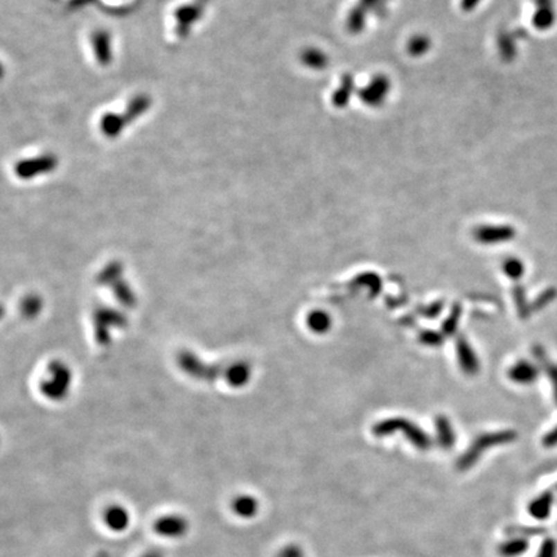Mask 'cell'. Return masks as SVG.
Wrapping results in <instances>:
<instances>
[{"mask_svg": "<svg viewBox=\"0 0 557 557\" xmlns=\"http://www.w3.org/2000/svg\"><path fill=\"white\" fill-rule=\"evenodd\" d=\"M515 230L511 226H486L475 231V239L483 244H497L510 242L515 236Z\"/></svg>", "mask_w": 557, "mask_h": 557, "instance_id": "cell-4", "label": "cell"}, {"mask_svg": "<svg viewBox=\"0 0 557 557\" xmlns=\"http://www.w3.org/2000/svg\"><path fill=\"white\" fill-rule=\"evenodd\" d=\"M105 524L114 531H123L130 525V513L121 506H112L105 512Z\"/></svg>", "mask_w": 557, "mask_h": 557, "instance_id": "cell-8", "label": "cell"}, {"mask_svg": "<svg viewBox=\"0 0 557 557\" xmlns=\"http://www.w3.org/2000/svg\"><path fill=\"white\" fill-rule=\"evenodd\" d=\"M506 534L510 537L529 539L545 534V529L540 527H522V525H511L506 529Z\"/></svg>", "mask_w": 557, "mask_h": 557, "instance_id": "cell-16", "label": "cell"}, {"mask_svg": "<svg viewBox=\"0 0 557 557\" xmlns=\"http://www.w3.org/2000/svg\"><path fill=\"white\" fill-rule=\"evenodd\" d=\"M556 554L557 545L555 539L546 538L540 545L537 557H556Z\"/></svg>", "mask_w": 557, "mask_h": 557, "instance_id": "cell-21", "label": "cell"}, {"mask_svg": "<svg viewBox=\"0 0 557 557\" xmlns=\"http://www.w3.org/2000/svg\"><path fill=\"white\" fill-rule=\"evenodd\" d=\"M353 285L366 287L371 297H377L381 293L382 281L380 276L374 272H365L353 280Z\"/></svg>", "mask_w": 557, "mask_h": 557, "instance_id": "cell-14", "label": "cell"}, {"mask_svg": "<svg viewBox=\"0 0 557 557\" xmlns=\"http://www.w3.org/2000/svg\"><path fill=\"white\" fill-rule=\"evenodd\" d=\"M232 511L235 515L242 519H249L253 518L258 512V502L256 501L253 497L244 495L238 497L232 502Z\"/></svg>", "mask_w": 557, "mask_h": 557, "instance_id": "cell-11", "label": "cell"}, {"mask_svg": "<svg viewBox=\"0 0 557 557\" xmlns=\"http://www.w3.org/2000/svg\"><path fill=\"white\" fill-rule=\"evenodd\" d=\"M396 431H401L419 450H427L432 445L431 439L425 431L404 418H389L373 426V435L377 437L390 436Z\"/></svg>", "mask_w": 557, "mask_h": 557, "instance_id": "cell-1", "label": "cell"}, {"mask_svg": "<svg viewBox=\"0 0 557 557\" xmlns=\"http://www.w3.org/2000/svg\"><path fill=\"white\" fill-rule=\"evenodd\" d=\"M555 22V10L551 0H539L538 10L534 16V25L540 30L551 28Z\"/></svg>", "mask_w": 557, "mask_h": 557, "instance_id": "cell-10", "label": "cell"}, {"mask_svg": "<svg viewBox=\"0 0 557 557\" xmlns=\"http://www.w3.org/2000/svg\"><path fill=\"white\" fill-rule=\"evenodd\" d=\"M543 369H546L548 377H549V380H551V382H552V387H554V396H555V401H556L557 404V365H555V364H551V362H547V364L543 366Z\"/></svg>", "mask_w": 557, "mask_h": 557, "instance_id": "cell-23", "label": "cell"}, {"mask_svg": "<svg viewBox=\"0 0 557 557\" xmlns=\"http://www.w3.org/2000/svg\"><path fill=\"white\" fill-rule=\"evenodd\" d=\"M443 305H444V303H443L441 301H437V302H434V303L430 305V306L421 308V310H419V314H422V315L425 316V317H428V319L436 317V316L440 315V312H441V310H443Z\"/></svg>", "mask_w": 557, "mask_h": 557, "instance_id": "cell-22", "label": "cell"}, {"mask_svg": "<svg viewBox=\"0 0 557 557\" xmlns=\"http://www.w3.org/2000/svg\"><path fill=\"white\" fill-rule=\"evenodd\" d=\"M529 548V540L519 537H511L507 542H503L498 552L502 557H518L527 552Z\"/></svg>", "mask_w": 557, "mask_h": 557, "instance_id": "cell-12", "label": "cell"}, {"mask_svg": "<svg viewBox=\"0 0 557 557\" xmlns=\"http://www.w3.org/2000/svg\"><path fill=\"white\" fill-rule=\"evenodd\" d=\"M518 439V435L515 431H498V432H489L483 434L479 437H476L472 445L467 449V452L458 459L457 467L461 471L470 470L476 462L480 459L485 450L490 449L493 446L504 445L512 443Z\"/></svg>", "mask_w": 557, "mask_h": 557, "instance_id": "cell-2", "label": "cell"}, {"mask_svg": "<svg viewBox=\"0 0 557 557\" xmlns=\"http://www.w3.org/2000/svg\"><path fill=\"white\" fill-rule=\"evenodd\" d=\"M557 297V289L548 288L545 289L538 297L536 298V301L531 303V310L533 311H540L543 308H546L548 305H551Z\"/></svg>", "mask_w": 557, "mask_h": 557, "instance_id": "cell-19", "label": "cell"}, {"mask_svg": "<svg viewBox=\"0 0 557 557\" xmlns=\"http://www.w3.org/2000/svg\"><path fill=\"white\" fill-rule=\"evenodd\" d=\"M278 557H303V552L298 546H288L278 554Z\"/></svg>", "mask_w": 557, "mask_h": 557, "instance_id": "cell-24", "label": "cell"}, {"mask_svg": "<svg viewBox=\"0 0 557 557\" xmlns=\"http://www.w3.org/2000/svg\"><path fill=\"white\" fill-rule=\"evenodd\" d=\"M461 314H462V307H461V305H458V303L453 305L452 311H450V315L448 316L445 321L443 323V335H455L457 328H458V324H459Z\"/></svg>", "mask_w": 557, "mask_h": 557, "instance_id": "cell-17", "label": "cell"}, {"mask_svg": "<svg viewBox=\"0 0 557 557\" xmlns=\"http://www.w3.org/2000/svg\"><path fill=\"white\" fill-rule=\"evenodd\" d=\"M509 377H510L511 381H513L515 383L531 384L538 380L539 369L537 368V365H534L531 362L520 360L511 368L509 371Z\"/></svg>", "mask_w": 557, "mask_h": 557, "instance_id": "cell-6", "label": "cell"}, {"mask_svg": "<svg viewBox=\"0 0 557 557\" xmlns=\"http://www.w3.org/2000/svg\"><path fill=\"white\" fill-rule=\"evenodd\" d=\"M512 294H513V301H515V305H516L518 314L524 320L528 319L530 314L533 312V310H531V303L528 302L525 289L522 288L521 285H516V287H513Z\"/></svg>", "mask_w": 557, "mask_h": 557, "instance_id": "cell-15", "label": "cell"}, {"mask_svg": "<svg viewBox=\"0 0 557 557\" xmlns=\"http://www.w3.org/2000/svg\"><path fill=\"white\" fill-rule=\"evenodd\" d=\"M308 328L317 335H324L332 326V320L324 311H312L307 317Z\"/></svg>", "mask_w": 557, "mask_h": 557, "instance_id": "cell-13", "label": "cell"}, {"mask_svg": "<svg viewBox=\"0 0 557 557\" xmlns=\"http://www.w3.org/2000/svg\"><path fill=\"white\" fill-rule=\"evenodd\" d=\"M437 441L443 449H452L455 444V434L448 418L444 416L436 417Z\"/></svg>", "mask_w": 557, "mask_h": 557, "instance_id": "cell-9", "label": "cell"}, {"mask_svg": "<svg viewBox=\"0 0 557 557\" xmlns=\"http://www.w3.org/2000/svg\"><path fill=\"white\" fill-rule=\"evenodd\" d=\"M554 501H555V493H542L537 498H534L533 501L530 502L528 511H529L530 515L534 519L546 520L549 518V513H551L552 506H554Z\"/></svg>", "mask_w": 557, "mask_h": 557, "instance_id": "cell-7", "label": "cell"}, {"mask_svg": "<svg viewBox=\"0 0 557 557\" xmlns=\"http://www.w3.org/2000/svg\"><path fill=\"white\" fill-rule=\"evenodd\" d=\"M187 527V521L182 516L169 515L159 519L154 525V529L164 538H178L185 534Z\"/></svg>", "mask_w": 557, "mask_h": 557, "instance_id": "cell-5", "label": "cell"}, {"mask_svg": "<svg viewBox=\"0 0 557 557\" xmlns=\"http://www.w3.org/2000/svg\"><path fill=\"white\" fill-rule=\"evenodd\" d=\"M503 271L512 280H519L524 275L525 267L520 260L509 258L503 262Z\"/></svg>", "mask_w": 557, "mask_h": 557, "instance_id": "cell-18", "label": "cell"}, {"mask_svg": "<svg viewBox=\"0 0 557 557\" xmlns=\"http://www.w3.org/2000/svg\"><path fill=\"white\" fill-rule=\"evenodd\" d=\"M543 446L554 448L557 445V427L551 430L546 436L543 437Z\"/></svg>", "mask_w": 557, "mask_h": 557, "instance_id": "cell-25", "label": "cell"}, {"mask_svg": "<svg viewBox=\"0 0 557 557\" xmlns=\"http://www.w3.org/2000/svg\"><path fill=\"white\" fill-rule=\"evenodd\" d=\"M555 490H556V493H557V484H556V486H555Z\"/></svg>", "mask_w": 557, "mask_h": 557, "instance_id": "cell-26", "label": "cell"}, {"mask_svg": "<svg viewBox=\"0 0 557 557\" xmlns=\"http://www.w3.org/2000/svg\"><path fill=\"white\" fill-rule=\"evenodd\" d=\"M419 342L426 346H440L444 342V335L435 330H423L419 333Z\"/></svg>", "mask_w": 557, "mask_h": 557, "instance_id": "cell-20", "label": "cell"}, {"mask_svg": "<svg viewBox=\"0 0 557 557\" xmlns=\"http://www.w3.org/2000/svg\"><path fill=\"white\" fill-rule=\"evenodd\" d=\"M457 356L461 369L467 375H476L480 371V362L475 353L474 348L468 344L464 335L457 338Z\"/></svg>", "mask_w": 557, "mask_h": 557, "instance_id": "cell-3", "label": "cell"}]
</instances>
